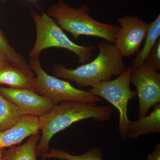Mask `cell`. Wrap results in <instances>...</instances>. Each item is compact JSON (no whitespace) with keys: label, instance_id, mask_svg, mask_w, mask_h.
<instances>
[{"label":"cell","instance_id":"obj_15","mask_svg":"<svg viewBox=\"0 0 160 160\" xmlns=\"http://www.w3.org/2000/svg\"><path fill=\"white\" fill-rule=\"evenodd\" d=\"M160 38V15L152 22L148 24L146 41L142 49L137 52L136 57L132 62V68L138 67L145 62L150 50Z\"/></svg>","mask_w":160,"mask_h":160},{"label":"cell","instance_id":"obj_12","mask_svg":"<svg viewBox=\"0 0 160 160\" xmlns=\"http://www.w3.org/2000/svg\"><path fill=\"white\" fill-rule=\"evenodd\" d=\"M37 78L26 74L11 64L0 67V85L12 88L29 89L35 91Z\"/></svg>","mask_w":160,"mask_h":160},{"label":"cell","instance_id":"obj_17","mask_svg":"<svg viewBox=\"0 0 160 160\" xmlns=\"http://www.w3.org/2000/svg\"><path fill=\"white\" fill-rule=\"evenodd\" d=\"M103 156L102 150L98 147H92L82 154L77 155L62 149L52 148L42 159V160L52 158L59 160H103Z\"/></svg>","mask_w":160,"mask_h":160},{"label":"cell","instance_id":"obj_11","mask_svg":"<svg viewBox=\"0 0 160 160\" xmlns=\"http://www.w3.org/2000/svg\"><path fill=\"white\" fill-rule=\"evenodd\" d=\"M160 132V104L154 105L153 109L148 116L130 121L127 138L137 139L141 136Z\"/></svg>","mask_w":160,"mask_h":160},{"label":"cell","instance_id":"obj_14","mask_svg":"<svg viewBox=\"0 0 160 160\" xmlns=\"http://www.w3.org/2000/svg\"><path fill=\"white\" fill-rule=\"evenodd\" d=\"M25 116L16 105L0 94V132L14 127Z\"/></svg>","mask_w":160,"mask_h":160},{"label":"cell","instance_id":"obj_16","mask_svg":"<svg viewBox=\"0 0 160 160\" xmlns=\"http://www.w3.org/2000/svg\"><path fill=\"white\" fill-rule=\"evenodd\" d=\"M0 51L6 56L12 66L20 69L29 76L35 77L30 65L20 53L9 44L0 29Z\"/></svg>","mask_w":160,"mask_h":160},{"label":"cell","instance_id":"obj_6","mask_svg":"<svg viewBox=\"0 0 160 160\" xmlns=\"http://www.w3.org/2000/svg\"><path fill=\"white\" fill-rule=\"evenodd\" d=\"M132 67L125 71L115 79L101 82L88 90L100 98H102L112 104L118 110L119 120L118 131L122 139L126 141L130 120L128 117V104L137 95L136 91L130 89Z\"/></svg>","mask_w":160,"mask_h":160},{"label":"cell","instance_id":"obj_10","mask_svg":"<svg viewBox=\"0 0 160 160\" xmlns=\"http://www.w3.org/2000/svg\"><path fill=\"white\" fill-rule=\"evenodd\" d=\"M39 132L38 118L26 116L14 127L0 132V150L18 145Z\"/></svg>","mask_w":160,"mask_h":160},{"label":"cell","instance_id":"obj_8","mask_svg":"<svg viewBox=\"0 0 160 160\" xmlns=\"http://www.w3.org/2000/svg\"><path fill=\"white\" fill-rule=\"evenodd\" d=\"M118 22L120 26L114 46L124 57L130 58L139 51L148 24L136 16L129 15L119 18Z\"/></svg>","mask_w":160,"mask_h":160},{"label":"cell","instance_id":"obj_2","mask_svg":"<svg viewBox=\"0 0 160 160\" xmlns=\"http://www.w3.org/2000/svg\"><path fill=\"white\" fill-rule=\"evenodd\" d=\"M98 47L99 54L93 61L74 69H68L62 64H55L52 68L53 74L72 81L79 87H92L125 71L124 56L114 45L104 41L98 43Z\"/></svg>","mask_w":160,"mask_h":160},{"label":"cell","instance_id":"obj_3","mask_svg":"<svg viewBox=\"0 0 160 160\" xmlns=\"http://www.w3.org/2000/svg\"><path fill=\"white\" fill-rule=\"evenodd\" d=\"M89 6L86 4L76 8L59 0L50 6L47 14L75 40L81 36H87L102 38L114 43L120 26L97 21L89 16Z\"/></svg>","mask_w":160,"mask_h":160},{"label":"cell","instance_id":"obj_23","mask_svg":"<svg viewBox=\"0 0 160 160\" xmlns=\"http://www.w3.org/2000/svg\"><path fill=\"white\" fill-rule=\"evenodd\" d=\"M3 1H4V2H5V1H6V0H2Z\"/></svg>","mask_w":160,"mask_h":160},{"label":"cell","instance_id":"obj_1","mask_svg":"<svg viewBox=\"0 0 160 160\" xmlns=\"http://www.w3.org/2000/svg\"><path fill=\"white\" fill-rule=\"evenodd\" d=\"M113 110L109 106L76 101H64L55 105L51 111L38 118L42 136L37 147L38 157L42 158L48 152L50 141L58 132L73 123L87 119L99 122L108 121Z\"/></svg>","mask_w":160,"mask_h":160},{"label":"cell","instance_id":"obj_13","mask_svg":"<svg viewBox=\"0 0 160 160\" xmlns=\"http://www.w3.org/2000/svg\"><path fill=\"white\" fill-rule=\"evenodd\" d=\"M40 138L39 133L32 135L21 146L2 149L1 160H37V147Z\"/></svg>","mask_w":160,"mask_h":160},{"label":"cell","instance_id":"obj_21","mask_svg":"<svg viewBox=\"0 0 160 160\" xmlns=\"http://www.w3.org/2000/svg\"><path fill=\"white\" fill-rule=\"evenodd\" d=\"M28 1H30V2H33L36 3V2L37 1V0H28Z\"/></svg>","mask_w":160,"mask_h":160},{"label":"cell","instance_id":"obj_18","mask_svg":"<svg viewBox=\"0 0 160 160\" xmlns=\"http://www.w3.org/2000/svg\"><path fill=\"white\" fill-rule=\"evenodd\" d=\"M144 63L154 71H160V38L150 50Z\"/></svg>","mask_w":160,"mask_h":160},{"label":"cell","instance_id":"obj_9","mask_svg":"<svg viewBox=\"0 0 160 160\" xmlns=\"http://www.w3.org/2000/svg\"><path fill=\"white\" fill-rule=\"evenodd\" d=\"M0 94L14 103L26 116L40 117L55 106L48 98L29 89L0 86Z\"/></svg>","mask_w":160,"mask_h":160},{"label":"cell","instance_id":"obj_19","mask_svg":"<svg viewBox=\"0 0 160 160\" xmlns=\"http://www.w3.org/2000/svg\"><path fill=\"white\" fill-rule=\"evenodd\" d=\"M147 160H160V143H158L151 153L148 155Z\"/></svg>","mask_w":160,"mask_h":160},{"label":"cell","instance_id":"obj_20","mask_svg":"<svg viewBox=\"0 0 160 160\" xmlns=\"http://www.w3.org/2000/svg\"><path fill=\"white\" fill-rule=\"evenodd\" d=\"M10 64L9 61L6 58V56L3 54L2 52L0 51V67Z\"/></svg>","mask_w":160,"mask_h":160},{"label":"cell","instance_id":"obj_4","mask_svg":"<svg viewBox=\"0 0 160 160\" xmlns=\"http://www.w3.org/2000/svg\"><path fill=\"white\" fill-rule=\"evenodd\" d=\"M31 15L36 27V37L34 46L29 52L30 58H39L41 52L47 48L58 47L73 52L78 57L81 64L90 62L96 46H80L73 42L56 21L46 12L40 14L32 10Z\"/></svg>","mask_w":160,"mask_h":160},{"label":"cell","instance_id":"obj_22","mask_svg":"<svg viewBox=\"0 0 160 160\" xmlns=\"http://www.w3.org/2000/svg\"><path fill=\"white\" fill-rule=\"evenodd\" d=\"M2 150H0V160H1V156H2Z\"/></svg>","mask_w":160,"mask_h":160},{"label":"cell","instance_id":"obj_7","mask_svg":"<svg viewBox=\"0 0 160 160\" xmlns=\"http://www.w3.org/2000/svg\"><path fill=\"white\" fill-rule=\"evenodd\" d=\"M131 82L136 89L139 118L146 116L151 107L160 102V75L142 63L132 68Z\"/></svg>","mask_w":160,"mask_h":160},{"label":"cell","instance_id":"obj_5","mask_svg":"<svg viewBox=\"0 0 160 160\" xmlns=\"http://www.w3.org/2000/svg\"><path fill=\"white\" fill-rule=\"evenodd\" d=\"M29 65L36 76L35 92L48 98L56 105L64 101L95 103L101 98L89 91L77 89L69 82L52 76L43 69L39 58H30Z\"/></svg>","mask_w":160,"mask_h":160}]
</instances>
